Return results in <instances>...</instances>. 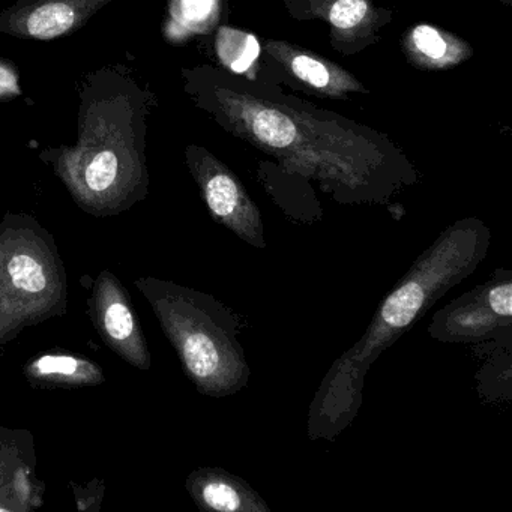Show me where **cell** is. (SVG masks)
Instances as JSON below:
<instances>
[{
  "mask_svg": "<svg viewBox=\"0 0 512 512\" xmlns=\"http://www.w3.org/2000/svg\"><path fill=\"white\" fill-rule=\"evenodd\" d=\"M490 230L478 220L458 221L448 227L413 263L398 286L382 302L364 337L334 365L319 391L317 413L323 431L346 425L344 416L358 406L356 395L370 365L391 347L410 325L421 319L449 289L457 286L485 259Z\"/></svg>",
  "mask_w": 512,
  "mask_h": 512,
  "instance_id": "obj_1",
  "label": "cell"
},
{
  "mask_svg": "<svg viewBox=\"0 0 512 512\" xmlns=\"http://www.w3.org/2000/svg\"><path fill=\"white\" fill-rule=\"evenodd\" d=\"M137 287L202 394L226 397L247 385L250 368L238 340V319L229 308L212 296L152 278L137 281Z\"/></svg>",
  "mask_w": 512,
  "mask_h": 512,
  "instance_id": "obj_2",
  "label": "cell"
},
{
  "mask_svg": "<svg viewBox=\"0 0 512 512\" xmlns=\"http://www.w3.org/2000/svg\"><path fill=\"white\" fill-rule=\"evenodd\" d=\"M32 230L0 235V344L64 308V268Z\"/></svg>",
  "mask_w": 512,
  "mask_h": 512,
  "instance_id": "obj_3",
  "label": "cell"
},
{
  "mask_svg": "<svg viewBox=\"0 0 512 512\" xmlns=\"http://www.w3.org/2000/svg\"><path fill=\"white\" fill-rule=\"evenodd\" d=\"M193 173L215 221L253 247L265 248L259 208L254 205L238 178L209 155H203L193 164Z\"/></svg>",
  "mask_w": 512,
  "mask_h": 512,
  "instance_id": "obj_4",
  "label": "cell"
},
{
  "mask_svg": "<svg viewBox=\"0 0 512 512\" xmlns=\"http://www.w3.org/2000/svg\"><path fill=\"white\" fill-rule=\"evenodd\" d=\"M92 319L107 346L140 370L151 367V356L127 292L109 272L95 284L91 302Z\"/></svg>",
  "mask_w": 512,
  "mask_h": 512,
  "instance_id": "obj_5",
  "label": "cell"
},
{
  "mask_svg": "<svg viewBox=\"0 0 512 512\" xmlns=\"http://www.w3.org/2000/svg\"><path fill=\"white\" fill-rule=\"evenodd\" d=\"M512 320L503 319L491 307L488 283L473 289L434 316L431 337L443 343H476L511 329Z\"/></svg>",
  "mask_w": 512,
  "mask_h": 512,
  "instance_id": "obj_6",
  "label": "cell"
},
{
  "mask_svg": "<svg viewBox=\"0 0 512 512\" xmlns=\"http://www.w3.org/2000/svg\"><path fill=\"white\" fill-rule=\"evenodd\" d=\"M188 490L203 509L220 512H268L259 494L238 476L220 469H203L188 479Z\"/></svg>",
  "mask_w": 512,
  "mask_h": 512,
  "instance_id": "obj_7",
  "label": "cell"
},
{
  "mask_svg": "<svg viewBox=\"0 0 512 512\" xmlns=\"http://www.w3.org/2000/svg\"><path fill=\"white\" fill-rule=\"evenodd\" d=\"M266 49L269 55L283 62L292 71L293 76L325 94L341 97L346 92L361 89V85L349 73L304 50L283 43H268Z\"/></svg>",
  "mask_w": 512,
  "mask_h": 512,
  "instance_id": "obj_8",
  "label": "cell"
},
{
  "mask_svg": "<svg viewBox=\"0 0 512 512\" xmlns=\"http://www.w3.org/2000/svg\"><path fill=\"white\" fill-rule=\"evenodd\" d=\"M26 376L41 386H86L103 382L100 367L68 355H44L26 367Z\"/></svg>",
  "mask_w": 512,
  "mask_h": 512,
  "instance_id": "obj_9",
  "label": "cell"
},
{
  "mask_svg": "<svg viewBox=\"0 0 512 512\" xmlns=\"http://www.w3.org/2000/svg\"><path fill=\"white\" fill-rule=\"evenodd\" d=\"M407 49L418 64L431 68L449 67L470 55V49L463 41L430 25H419L412 29Z\"/></svg>",
  "mask_w": 512,
  "mask_h": 512,
  "instance_id": "obj_10",
  "label": "cell"
},
{
  "mask_svg": "<svg viewBox=\"0 0 512 512\" xmlns=\"http://www.w3.org/2000/svg\"><path fill=\"white\" fill-rule=\"evenodd\" d=\"M83 16L82 7L74 0H49L38 5L25 20V31L38 40H52L67 34Z\"/></svg>",
  "mask_w": 512,
  "mask_h": 512,
  "instance_id": "obj_11",
  "label": "cell"
},
{
  "mask_svg": "<svg viewBox=\"0 0 512 512\" xmlns=\"http://www.w3.org/2000/svg\"><path fill=\"white\" fill-rule=\"evenodd\" d=\"M217 53L224 65L241 74L248 71L259 58L260 44L254 35L223 28L218 32Z\"/></svg>",
  "mask_w": 512,
  "mask_h": 512,
  "instance_id": "obj_12",
  "label": "cell"
},
{
  "mask_svg": "<svg viewBox=\"0 0 512 512\" xmlns=\"http://www.w3.org/2000/svg\"><path fill=\"white\" fill-rule=\"evenodd\" d=\"M368 14L365 0H337L329 11V20L338 29L358 26Z\"/></svg>",
  "mask_w": 512,
  "mask_h": 512,
  "instance_id": "obj_13",
  "label": "cell"
},
{
  "mask_svg": "<svg viewBox=\"0 0 512 512\" xmlns=\"http://www.w3.org/2000/svg\"><path fill=\"white\" fill-rule=\"evenodd\" d=\"M214 0H182V13L190 22H202L211 14Z\"/></svg>",
  "mask_w": 512,
  "mask_h": 512,
  "instance_id": "obj_14",
  "label": "cell"
}]
</instances>
